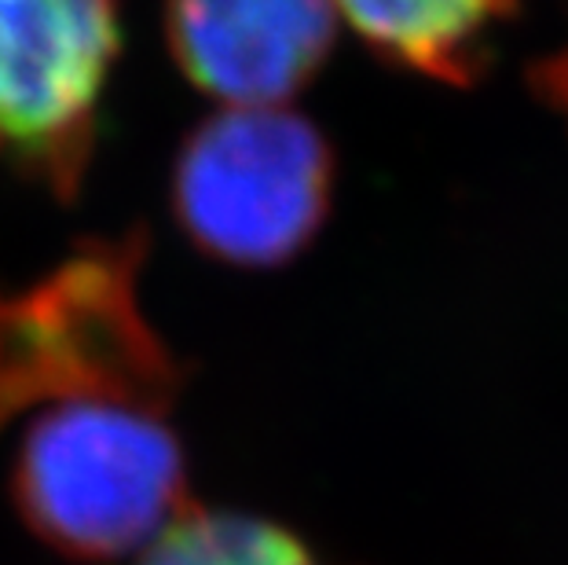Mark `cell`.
I'll return each mask as SVG.
<instances>
[{
  "label": "cell",
  "instance_id": "6da1fadb",
  "mask_svg": "<svg viewBox=\"0 0 568 565\" xmlns=\"http://www.w3.org/2000/svg\"><path fill=\"white\" fill-rule=\"evenodd\" d=\"M16 503L74 558L151 547L187 514L184 460L159 404L81 396L33 418L16 460Z\"/></svg>",
  "mask_w": 568,
  "mask_h": 565
},
{
  "label": "cell",
  "instance_id": "7a4b0ae2",
  "mask_svg": "<svg viewBox=\"0 0 568 565\" xmlns=\"http://www.w3.org/2000/svg\"><path fill=\"white\" fill-rule=\"evenodd\" d=\"M331 202V151L305 118L232 107L191 132L173 173L180 228L216 261L280 264L316 235Z\"/></svg>",
  "mask_w": 568,
  "mask_h": 565
},
{
  "label": "cell",
  "instance_id": "3957f363",
  "mask_svg": "<svg viewBox=\"0 0 568 565\" xmlns=\"http://www.w3.org/2000/svg\"><path fill=\"white\" fill-rule=\"evenodd\" d=\"M132 269V254L106 250L27 294L0 297V423L33 401L165 404L173 364L140 316Z\"/></svg>",
  "mask_w": 568,
  "mask_h": 565
},
{
  "label": "cell",
  "instance_id": "277c9868",
  "mask_svg": "<svg viewBox=\"0 0 568 565\" xmlns=\"http://www.w3.org/2000/svg\"><path fill=\"white\" fill-rule=\"evenodd\" d=\"M114 56L118 0H0V154L70 195Z\"/></svg>",
  "mask_w": 568,
  "mask_h": 565
},
{
  "label": "cell",
  "instance_id": "5b68a950",
  "mask_svg": "<svg viewBox=\"0 0 568 565\" xmlns=\"http://www.w3.org/2000/svg\"><path fill=\"white\" fill-rule=\"evenodd\" d=\"M334 0H169V48L227 107H280L331 52Z\"/></svg>",
  "mask_w": 568,
  "mask_h": 565
},
{
  "label": "cell",
  "instance_id": "8992f818",
  "mask_svg": "<svg viewBox=\"0 0 568 565\" xmlns=\"http://www.w3.org/2000/svg\"><path fill=\"white\" fill-rule=\"evenodd\" d=\"M334 8L382 56L440 81H469L514 0H334Z\"/></svg>",
  "mask_w": 568,
  "mask_h": 565
},
{
  "label": "cell",
  "instance_id": "52a82bcc",
  "mask_svg": "<svg viewBox=\"0 0 568 565\" xmlns=\"http://www.w3.org/2000/svg\"><path fill=\"white\" fill-rule=\"evenodd\" d=\"M140 565H320L286 528L246 514L187 511Z\"/></svg>",
  "mask_w": 568,
  "mask_h": 565
},
{
  "label": "cell",
  "instance_id": "ba28073f",
  "mask_svg": "<svg viewBox=\"0 0 568 565\" xmlns=\"http://www.w3.org/2000/svg\"><path fill=\"white\" fill-rule=\"evenodd\" d=\"M539 89L547 92V100L558 107V111L568 114V48L539 70Z\"/></svg>",
  "mask_w": 568,
  "mask_h": 565
}]
</instances>
